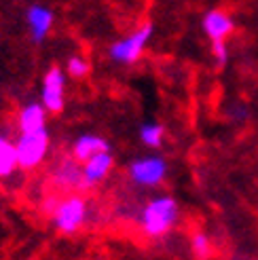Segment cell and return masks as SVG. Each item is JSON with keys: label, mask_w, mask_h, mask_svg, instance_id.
<instances>
[{"label": "cell", "mask_w": 258, "mask_h": 260, "mask_svg": "<svg viewBox=\"0 0 258 260\" xmlns=\"http://www.w3.org/2000/svg\"><path fill=\"white\" fill-rule=\"evenodd\" d=\"M178 218V205L172 197H157L144 205L140 216L142 231L150 237H161L170 233Z\"/></svg>", "instance_id": "cell-1"}, {"label": "cell", "mask_w": 258, "mask_h": 260, "mask_svg": "<svg viewBox=\"0 0 258 260\" xmlns=\"http://www.w3.org/2000/svg\"><path fill=\"white\" fill-rule=\"evenodd\" d=\"M150 36H152V25L144 23L142 28L132 32L127 38L114 43L110 47V57L114 61H121V63H134V61H138L140 55H142V51H144V47L148 45Z\"/></svg>", "instance_id": "cell-2"}, {"label": "cell", "mask_w": 258, "mask_h": 260, "mask_svg": "<svg viewBox=\"0 0 258 260\" xmlns=\"http://www.w3.org/2000/svg\"><path fill=\"white\" fill-rule=\"evenodd\" d=\"M17 146V157H19V167L21 170H32L45 159V154L49 150V134L47 129L34 134H21L19 142H15Z\"/></svg>", "instance_id": "cell-3"}, {"label": "cell", "mask_w": 258, "mask_h": 260, "mask_svg": "<svg viewBox=\"0 0 258 260\" xmlns=\"http://www.w3.org/2000/svg\"><path fill=\"white\" fill-rule=\"evenodd\" d=\"M87 218V203L83 197L74 194V197H68L57 203L55 212H53V220L55 226L61 233H74L79 231Z\"/></svg>", "instance_id": "cell-4"}, {"label": "cell", "mask_w": 258, "mask_h": 260, "mask_svg": "<svg viewBox=\"0 0 258 260\" xmlns=\"http://www.w3.org/2000/svg\"><path fill=\"white\" fill-rule=\"evenodd\" d=\"M167 174V163L161 157H144L129 165V176L140 186H157Z\"/></svg>", "instance_id": "cell-5"}, {"label": "cell", "mask_w": 258, "mask_h": 260, "mask_svg": "<svg viewBox=\"0 0 258 260\" xmlns=\"http://www.w3.org/2000/svg\"><path fill=\"white\" fill-rule=\"evenodd\" d=\"M63 85L66 76L59 68H49L43 81V106L49 112H61L63 108Z\"/></svg>", "instance_id": "cell-6"}, {"label": "cell", "mask_w": 258, "mask_h": 260, "mask_svg": "<svg viewBox=\"0 0 258 260\" xmlns=\"http://www.w3.org/2000/svg\"><path fill=\"white\" fill-rule=\"evenodd\" d=\"M108 142L102 138V136H93V134H85L81 136L79 140L74 142V146H72V154H74V159L76 161H91L93 157H98V154H104V152H110L108 150Z\"/></svg>", "instance_id": "cell-7"}, {"label": "cell", "mask_w": 258, "mask_h": 260, "mask_svg": "<svg viewBox=\"0 0 258 260\" xmlns=\"http://www.w3.org/2000/svg\"><path fill=\"white\" fill-rule=\"evenodd\" d=\"M233 25H235L233 19H231L224 11H218V9L205 13V17H203V30L212 38V43L224 41V38L233 32Z\"/></svg>", "instance_id": "cell-8"}, {"label": "cell", "mask_w": 258, "mask_h": 260, "mask_svg": "<svg viewBox=\"0 0 258 260\" xmlns=\"http://www.w3.org/2000/svg\"><path fill=\"white\" fill-rule=\"evenodd\" d=\"M28 25H30V34L36 43L45 41V36L49 34V30L53 28V11H49L47 7L41 5H32L28 9Z\"/></svg>", "instance_id": "cell-9"}, {"label": "cell", "mask_w": 258, "mask_h": 260, "mask_svg": "<svg viewBox=\"0 0 258 260\" xmlns=\"http://www.w3.org/2000/svg\"><path fill=\"white\" fill-rule=\"evenodd\" d=\"M112 154L110 152H104V154H98L91 161H87L83 165V178H85V188H91L95 186L98 182H102L112 170Z\"/></svg>", "instance_id": "cell-10"}, {"label": "cell", "mask_w": 258, "mask_h": 260, "mask_svg": "<svg viewBox=\"0 0 258 260\" xmlns=\"http://www.w3.org/2000/svg\"><path fill=\"white\" fill-rule=\"evenodd\" d=\"M47 123V110L43 104H28L21 112H19V129L21 134H34V132H43Z\"/></svg>", "instance_id": "cell-11"}, {"label": "cell", "mask_w": 258, "mask_h": 260, "mask_svg": "<svg viewBox=\"0 0 258 260\" xmlns=\"http://www.w3.org/2000/svg\"><path fill=\"white\" fill-rule=\"evenodd\" d=\"M53 180L57 182L59 186H63V188H76V190H83V188H85L83 170H79L74 161H63V163L57 167Z\"/></svg>", "instance_id": "cell-12"}, {"label": "cell", "mask_w": 258, "mask_h": 260, "mask_svg": "<svg viewBox=\"0 0 258 260\" xmlns=\"http://www.w3.org/2000/svg\"><path fill=\"white\" fill-rule=\"evenodd\" d=\"M19 167L17 146L5 136H0V178L11 176Z\"/></svg>", "instance_id": "cell-13"}, {"label": "cell", "mask_w": 258, "mask_h": 260, "mask_svg": "<svg viewBox=\"0 0 258 260\" xmlns=\"http://www.w3.org/2000/svg\"><path fill=\"white\" fill-rule=\"evenodd\" d=\"M140 138L150 148L161 146V142H163V125H159V123H146V125H142Z\"/></svg>", "instance_id": "cell-14"}, {"label": "cell", "mask_w": 258, "mask_h": 260, "mask_svg": "<svg viewBox=\"0 0 258 260\" xmlns=\"http://www.w3.org/2000/svg\"><path fill=\"white\" fill-rule=\"evenodd\" d=\"M190 250H192V254H195L199 260L210 258V254H212L210 237L205 235V233H195V235H192V239H190Z\"/></svg>", "instance_id": "cell-15"}, {"label": "cell", "mask_w": 258, "mask_h": 260, "mask_svg": "<svg viewBox=\"0 0 258 260\" xmlns=\"http://www.w3.org/2000/svg\"><path fill=\"white\" fill-rule=\"evenodd\" d=\"M66 70L70 76H74V79H83V76H87V72H89V61L83 55H72L66 63Z\"/></svg>", "instance_id": "cell-16"}, {"label": "cell", "mask_w": 258, "mask_h": 260, "mask_svg": "<svg viewBox=\"0 0 258 260\" xmlns=\"http://www.w3.org/2000/svg\"><path fill=\"white\" fill-rule=\"evenodd\" d=\"M212 53H214V57H216V61H218V66H224L227 59H229V51H227L224 41L212 43Z\"/></svg>", "instance_id": "cell-17"}]
</instances>
